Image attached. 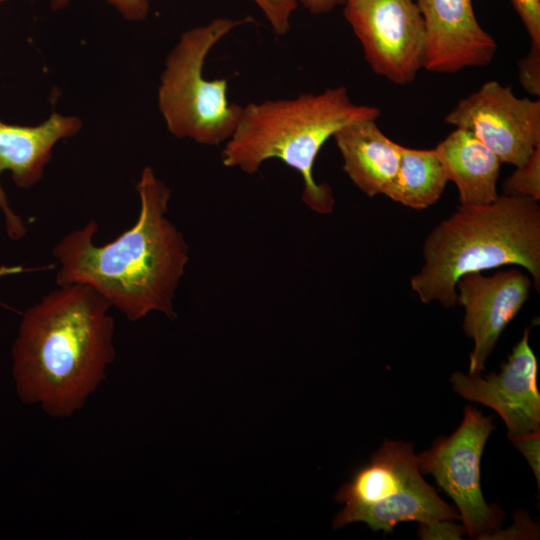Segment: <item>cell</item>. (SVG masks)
<instances>
[{
  "label": "cell",
  "instance_id": "cell-1",
  "mask_svg": "<svg viewBox=\"0 0 540 540\" xmlns=\"http://www.w3.org/2000/svg\"><path fill=\"white\" fill-rule=\"evenodd\" d=\"M136 191L137 219L112 241L95 243L98 224L91 219L53 246L55 283L92 288L131 322L152 312L175 319L174 301L190 259L189 246L168 217L171 190L152 167L142 170Z\"/></svg>",
  "mask_w": 540,
  "mask_h": 540
},
{
  "label": "cell",
  "instance_id": "cell-2",
  "mask_svg": "<svg viewBox=\"0 0 540 540\" xmlns=\"http://www.w3.org/2000/svg\"><path fill=\"white\" fill-rule=\"evenodd\" d=\"M110 304L83 284L56 286L23 313L12 346L20 400L54 418L80 411L116 355Z\"/></svg>",
  "mask_w": 540,
  "mask_h": 540
},
{
  "label": "cell",
  "instance_id": "cell-3",
  "mask_svg": "<svg viewBox=\"0 0 540 540\" xmlns=\"http://www.w3.org/2000/svg\"><path fill=\"white\" fill-rule=\"evenodd\" d=\"M424 264L411 280L421 302L457 303L456 283L468 273L521 266L540 289V207L524 196L499 195L485 205H461L423 244Z\"/></svg>",
  "mask_w": 540,
  "mask_h": 540
},
{
  "label": "cell",
  "instance_id": "cell-4",
  "mask_svg": "<svg viewBox=\"0 0 540 540\" xmlns=\"http://www.w3.org/2000/svg\"><path fill=\"white\" fill-rule=\"evenodd\" d=\"M379 116L378 107L354 103L344 86L252 102L243 106L234 132L224 143L222 163L255 174L267 160L278 159L301 176L303 202L318 214H330L335 199L328 184L316 182L315 160L340 128Z\"/></svg>",
  "mask_w": 540,
  "mask_h": 540
},
{
  "label": "cell",
  "instance_id": "cell-5",
  "mask_svg": "<svg viewBox=\"0 0 540 540\" xmlns=\"http://www.w3.org/2000/svg\"><path fill=\"white\" fill-rule=\"evenodd\" d=\"M251 16L216 18L185 31L168 54L160 78L158 106L168 131L180 139L216 146L234 132L243 106L230 102L226 78L207 79L203 70L212 48Z\"/></svg>",
  "mask_w": 540,
  "mask_h": 540
},
{
  "label": "cell",
  "instance_id": "cell-6",
  "mask_svg": "<svg viewBox=\"0 0 540 540\" xmlns=\"http://www.w3.org/2000/svg\"><path fill=\"white\" fill-rule=\"evenodd\" d=\"M492 417L470 406L464 409L460 426L449 437H440L418 455L421 473L430 474L456 504L466 533L487 539L500 528L503 511L488 505L480 484L484 446L495 429Z\"/></svg>",
  "mask_w": 540,
  "mask_h": 540
},
{
  "label": "cell",
  "instance_id": "cell-7",
  "mask_svg": "<svg viewBox=\"0 0 540 540\" xmlns=\"http://www.w3.org/2000/svg\"><path fill=\"white\" fill-rule=\"evenodd\" d=\"M343 14L372 71L411 84L426 59V34L416 0H343Z\"/></svg>",
  "mask_w": 540,
  "mask_h": 540
},
{
  "label": "cell",
  "instance_id": "cell-8",
  "mask_svg": "<svg viewBox=\"0 0 540 540\" xmlns=\"http://www.w3.org/2000/svg\"><path fill=\"white\" fill-rule=\"evenodd\" d=\"M448 124L472 133L502 163L523 165L540 147V100L517 97L510 86L485 82L446 115Z\"/></svg>",
  "mask_w": 540,
  "mask_h": 540
},
{
  "label": "cell",
  "instance_id": "cell-9",
  "mask_svg": "<svg viewBox=\"0 0 540 540\" xmlns=\"http://www.w3.org/2000/svg\"><path fill=\"white\" fill-rule=\"evenodd\" d=\"M529 334L530 327L524 330L499 373L483 378L479 374L455 372L450 378L457 394L498 413L511 441L540 432L538 363L529 344Z\"/></svg>",
  "mask_w": 540,
  "mask_h": 540
},
{
  "label": "cell",
  "instance_id": "cell-10",
  "mask_svg": "<svg viewBox=\"0 0 540 540\" xmlns=\"http://www.w3.org/2000/svg\"><path fill=\"white\" fill-rule=\"evenodd\" d=\"M531 279L518 268L491 276L468 273L456 283L464 308L463 330L474 342L469 374H480L500 335L529 298Z\"/></svg>",
  "mask_w": 540,
  "mask_h": 540
},
{
  "label": "cell",
  "instance_id": "cell-11",
  "mask_svg": "<svg viewBox=\"0 0 540 540\" xmlns=\"http://www.w3.org/2000/svg\"><path fill=\"white\" fill-rule=\"evenodd\" d=\"M426 34L424 69L455 73L488 65L495 39L479 24L472 0H416Z\"/></svg>",
  "mask_w": 540,
  "mask_h": 540
},
{
  "label": "cell",
  "instance_id": "cell-12",
  "mask_svg": "<svg viewBox=\"0 0 540 540\" xmlns=\"http://www.w3.org/2000/svg\"><path fill=\"white\" fill-rule=\"evenodd\" d=\"M81 127L82 122L78 117L56 112L37 126H21L0 120V175L9 171L19 188L35 186L43 177L55 144L61 139L74 136ZM0 211L8 236L13 240L23 238L27 228L21 217L10 207L1 184Z\"/></svg>",
  "mask_w": 540,
  "mask_h": 540
},
{
  "label": "cell",
  "instance_id": "cell-13",
  "mask_svg": "<svg viewBox=\"0 0 540 540\" xmlns=\"http://www.w3.org/2000/svg\"><path fill=\"white\" fill-rule=\"evenodd\" d=\"M413 443L385 441L370 461L358 468L335 495L344 508L335 516L333 528L347 525L349 516L364 506L388 498L421 479Z\"/></svg>",
  "mask_w": 540,
  "mask_h": 540
},
{
  "label": "cell",
  "instance_id": "cell-14",
  "mask_svg": "<svg viewBox=\"0 0 540 540\" xmlns=\"http://www.w3.org/2000/svg\"><path fill=\"white\" fill-rule=\"evenodd\" d=\"M332 138L351 182L368 197L384 195L396 176L401 145L388 138L373 119L349 123Z\"/></svg>",
  "mask_w": 540,
  "mask_h": 540
},
{
  "label": "cell",
  "instance_id": "cell-15",
  "mask_svg": "<svg viewBox=\"0 0 540 540\" xmlns=\"http://www.w3.org/2000/svg\"><path fill=\"white\" fill-rule=\"evenodd\" d=\"M461 205H485L498 196L501 160L467 130L456 128L434 148Z\"/></svg>",
  "mask_w": 540,
  "mask_h": 540
},
{
  "label": "cell",
  "instance_id": "cell-16",
  "mask_svg": "<svg viewBox=\"0 0 540 540\" xmlns=\"http://www.w3.org/2000/svg\"><path fill=\"white\" fill-rule=\"evenodd\" d=\"M441 520L454 522L461 517L421 478L388 498L359 508L349 516L347 525L364 522L373 531L392 532L399 522L425 524Z\"/></svg>",
  "mask_w": 540,
  "mask_h": 540
},
{
  "label": "cell",
  "instance_id": "cell-17",
  "mask_svg": "<svg viewBox=\"0 0 540 540\" xmlns=\"http://www.w3.org/2000/svg\"><path fill=\"white\" fill-rule=\"evenodd\" d=\"M448 182L434 149H413L401 145L396 176L384 195L403 206L423 210L441 198Z\"/></svg>",
  "mask_w": 540,
  "mask_h": 540
},
{
  "label": "cell",
  "instance_id": "cell-18",
  "mask_svg": "<svg viewBox=\"0 0 540 540\" xmlns=\"http://www.w3.org/2000/svg\"><path fill=\"white\" fill-rule=\"evenodd\" d=\"M503 192L505 195L524 196L536 201L540 199V147L505 180Z\"/></svg>",
  "mask_w": 540,
  "mask_h": 540
},
{
  "label": "cell",
  "instance_id": "cell-19",
  "mask_svg": "<svg viewBox=\"0 0 540 540\" xmlns=\"http://www.w3.org/2000/svg\"><path fill=\"white\" fill-rule=\"evenodd\" d=\"M269 22L272 30L279 36L286 35L291 29V18L299 4L297 0H251Z\"/></svg>",
  "mask_w": 540,
  "mask_h": 540
},
{
  "label": "cell",
  "instance_id": "cell-20",
  "mask_svg": "<svg viewBox=\"0 0 540 540\" xmlns=\"http://www.w3.org/2000/svg\"><path fill=\"white\" fill-rule=\"evenodd\" d=\"M521 86L532 96H540V46L530 45L529 52L518 62Z\"/></svg>",
  "mask_w": 540,
  "mask_h": 540
},
{
  "label": "cell",
  "instance_id": "cell-21",
  "mask_svg": "<svg viewBox=\"0 0 540 540\" xmlns=\"http://www.w3.org/2000/svg\"><path fill=\"white\" fill-rule=\"evenodd\" d=\"M532 44L540 46V0H510Z\"/></svg>",
  "mask_w": 540,
  "mask_h": 540
},
{
  "label": "cell",
  "instance_id": "cell-22",
  "mask_svg": "<svg viewBox=\"0 0 540 540\" xmlns=\"http://www.w3.org/2000/svg\"><path fill=\"white\" fill-rule=\"evenodd\" d=\"M70 0H50L51 8L59 10L66 7ZM127 20L140 21L147 17L150 9L149 0H108Z\"/></svg>",
  "mask_w": 540,
  "mask_h": 540
},
{
  "label": "cell",
  "instance_id": "cell-23",
  "mask_svg": "<svg viewBox=\"0 0 540 540\" xmlns=\"http://www.w3.org/2000/svg\"><path fill=\"white\" fill-rule=\"evenodd\" d=\"M464 533H466L464 526L447 520L420 524L418 530L421 539H461Z\"/></svg>",
  "mask_w": 540,
  "mask_h": 540
},
{
  "label": "cell",
  "instance_id": "cell-24",
  "mask_svg": "<svg viewBox=\"0 0 540 540\" xmlns=\"http://www.w3.org/2000/svg\"><path fill=\"white\" fill-rule=\"evenodd\" d=\"M514 446L526 458L531 467L537 483H540V432L533 433L526 437L511 441Z\"/></svg>",
  "mask_w": 540,
  "mask_h": 540
},
{
  "label": "cell",
  "instance_id": "cell-25",
  "mask_svg": "<svg viewBox=\"0 0 540 540\" xmlns=\"http://www.w3.org/2000/svg\"><path fill=\"white\" fill-rule=\"evenodd\" d=\"M308 12L314 15H322L331 12L343 0H297Z\"/></svg>",
  "mask_w": 540,
  "mask_h": 540
},
{
  "label": "cell",
  "instance_id": "cell-26",
  "mask_svg": "<svg viewBox=\"0 0 540 540\" xmlns=\"http://www.w3.org/2000/svg\"><path fill=\"white\" fill-rule=\"evenodd\" d=\"M34 270L35 268H26L22 265H0V278Z\"/></svg>",
  "mask_w": 540,
  "mask_h": 540
},
{
  "label": "cell",
  "instance_id": "cell-27",
  "mask_svg": "<svg viewBox=\"0 0 540 540\" xmlns=\"http://www.w3.org/2000/svg\"><path fill=\"white\" fill-rule=\"evenodd\" d=\"M5 1H9V0H0V3L5 2Z\"/></svg>",
  "mask_w": 540,
  "mask_h": 540
}]
</instances>
